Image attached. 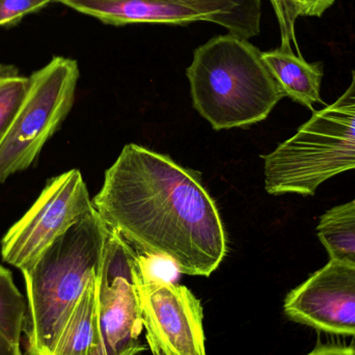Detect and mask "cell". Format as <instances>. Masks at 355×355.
<instances>
[{"label": "cell", "mask_w": 355, "mask_h": 355, "mask_svg": "<svg viewBox=\"0 0 355 355\" xmlns=\"http://www.w3.org/2000/svg\"><path fill=\"white\" fill-rule=\"evenodd\" d=\"M94 208L139 252L172 259L183 275L210 277L227 252L220 214L200 175L135 144L106 171Z\"/></svg>", "instance_id": "obj_1"}, {"label": "cell", "mask_w": 355, "mask_h": 355, "mask_svg": "<svg viewBox=\"0 0 355 355\" xmlns=\"http://www.w3.org/2000/svg\"><path fill=\"white\" fill-rule=\"evenodd\" d=\"M107 227L96 209L23 269L25 354L52 355L89 282L99 275Z\"/></svg>", "instance_id": "obj_2"}, {"label": "cell", "mask_w": 355, "mask_h": 355, "mask_svg": "<svg viewBox=\"0 0 355 355\" xmlns=\"http://www.w3.org/2000/svg\"><path fill=\"white\" fill-rule=\"evenodd\" d=\"M186 75L193 107L214 130L262 122L285 97L262 52L233 33L196 48Z\"/></svg>", "instance_id": "obj_3"}, {"label": "cell", "mask_w": 355, "mask_h": 355, "mask_svg": "<svg viewBox=\"0 0 355 355\" xmlns=\"http://www.w3.org/2000/svg\"><path fill=\"white\" fill-rule=\"evenodd\" d=\"M264 160L269 194L314 196L321 184L355 170V71L347 91L317 110L297 132Z\"/></svg>", "instance_id": "obj_4"}, {"label": "cell", "mask_w": 355, "mask_h": 355, "mask_svg": "<svg viewBox=\"0 0 355 355\" xmlns=\"http://www.w3.org/2000/svg\"><path fill=\"white\" fill-rule=\"evenodd\" d=\"M28 78L26 97L0 141V183L27 170L66 120L74 104L78 64L55 56Z\"/></svg>", "instance_id": "obj_5"}, {"label": "cell", "mask_w": 355, "mask_h": 355, "mask_svg": "<svg viewBox=\"0 0 355 355\" xmlns=\"http://www.w3.org/2000/svg\"><path fill=\"white\" fill-rule=\"evenodd\" d=\"M93 210L87 184L78 170L52 178L35 204L4 235L2 259L23 270Z\"/></svg>", "instance_id": "obj_6"}, {"label": "cell", "mask_w": 355, "mask_h": 355, "mask_svg": "<svg viewBox=\"0 0 355 355\" xmlns=\"http://www.w3.org/2000/svg\"><path fill=\"white\" fill-rule=\"evenodd\" d=\"M139 250L107 227L98 275L99 324L106 355H139L144 329L135 281Z\"/></svg>", "instance_id": "obj_7"}, {"label": "cell", "mask_w": 355, "mask_h": 355, "mask_svg": "<svg viewBox=\"0 0 355 355\" xmlns=\"http://www.w3.org/2000/svg\"><path fill=\"white\" fill-rule=\"evenodd\" d=\"M144 329L153 355H206L200 300L177 283L137 282Z\"/></svg>", "instance_id": "obj_8"}, {"label": "cell", "mask_w": 355, "mask_h": 355, "mask_svg": "<svg viewBox=\"0 0 355 355\" xmlns=\"http://www.w3.org/2000/svg\"><path fill=\"white\" fill-rule=\"evenodd\" d=\"M284 311L295 322L355 337V267L331 259L288 294Z\"/></svg>", "instance_id": "obj_9"}, {"label": "cell", "mask_w": 355, "mask_h": 355, "mask_svg": "<svg viewBox=\"0 0 355 355\" xmlns=\"http://www.w3.org/2000/svg\"><path fill=\"white\" fill-rule=\"evenodd\" d=\"M60 3L93 17L104 24H164L186 26L211 22L209 15L172 0H62Z\"/></svg>", "instance_id": "obj_10"}, {"label": "cell", "mask_w": 355, "mask_h": 355, "mask_svg": "<svg viewBox=\"0 0 355 355\" xmlns=\"http://www.w3.org/2000/svg\"><path fill=\"white\" fill-rule=\"evenodd\" d=\"M262 60L285 97L310 110L315 103H323L320 89L324 74L321 62L310 64L292 48L284 47L262 52Z\"/></svg>", "instance_id": "obj_11"}, {"label": "cell", "mask_w": 355, "mask_h": 355, "mask_svg": "<svg viewBox=\"0 0 355 355\" xmlns=\"http://www.w3.org/2000/svg\"><path fill=\"white\" fill-rule=\"evenodd\" d=\"M98 275L85 287L52 355H106L99 324Z\"/></svg>", "instance_id": "obj_12"}, {"label": "cell", "mask_w": 355, "mask_h": 355, "mask_svg": "<svg viewBox=\"0 0 355 355\" xmlns=\"http://www.w3.org/2000/svg\"><path fill=\"white\" fill-rule=\"evenodd\" d=\"M62 0H55L60 2ZM209 15L213 24L227 33L250 40L261 33V0H172Z\"/></svg>", "instance_id": "obj_13"}, {"label": "cell", "mask_w": 355, "mask_h": 355, "mask_svg": "<svg viewBox=\"0 0 355 355\" xmlns=\"http://www.w3.org/2000/svg\"><path fill=\"white\" fill-rule=\"evenodd\" d=\"M26 298L12 272L0 265V355H23L21 340L26 320Z\"/></svg>", "instance_id": "obj_14"}, {"label": "cell", "mask_w": 355, "mask_h": 355, "mask_svg": "<svg viewBox=\"0 0 355 355\" xmlns=\"http://www.w3.org/2000/svg\"><path fill=\"white\" fill-rule=\"evenodd\" d=\"M317 236L329 258L355 267V198L320 217Z\"/></svg>", "instance_id": "obj_15"}, {"label": "cell", "mask_w": 355, "mask_h": 355, "mask_svg": "<svg viewBox=\"0 0 355 355\" xmlns=\"http://www.w3.org/2000/svg\"><path fill=\"white\" fill-rule=\"evenodd\" d=\"M29 78L17 76L0 83V141L14 122L28 91Z\"/></svg>", "instance_id": "obj_16"}, {"label": "cell", "mask_w": 355, "mask_h": 355, "mask_svg": "<svg viewBox=\"0 0 355 355\" xmlns=\"http://www.w3.org/2000/svg\"><path fill=\"white\" fill-rule=\"evenodd\" d=\"M139 252L135 266V281L141 283H177L181 272L172 259L159 254H145L139 250Z\"/></svg>", "instance_id": "obj_17"}, {"label": "cell", "mask_w": 355, "mask_h": 355, "mask_svg": "<svg viewBox=\"0 0 355 355\" xmlns=\"http://www.w3.org/2000/svg\"><path fill=\"white\" fill-rule=\"evenodd\" d=\"M270 2L281 31V47L292 48L293 44L300 52L296 42L295 24L298 17L302 16V0H270Z\"/></svg>", "instance_id": "obj_18"}, {"label": "cell", "mask_w": 355, "mask_h": 355, "mask_svg": "<svg viewBox=\"0 0 355 355\" xmlns=\"http://www.w3.org/2000/svg\"><path fill=\"white\" fill-rule=\"evenodd\" d=\"M55 0H0V27L18 24L25 16L37 12Z\"/></svg>", "instance_id": "obj_19"}, {"label": "cell", "mask_w": 355, "mask_h": 355, "mask_svg": "<svg viewBox=\"0 0 355 355\" xmlns=\"http://www.w3.org/2000/svg\"><path fill=\"white\" fill-rule=\"evenodd\" d=\"M335 0H302V16L321 17Z\"/></svg>", "instance_id": "obj_20"}, {"label": "cell", "mask_w": 355, "mask_h": 355, "mask_svg": "<svg viewBox=\"0 0 355 355\" xmlns=\"http://www.w3.org/2000/svg\"><path fill=\"white\" fill-rule=\"evenodd\" d=\"M308 355H355V347L341 345L321 346Z\"/></svg>", "instance_id": "obj_21"}, {"label": "cell", "mask_w": 355, "mask_h": 355, "mask_svg": "<svg viewBox=\"0 0 355 355\" xmlns=\"http://www.w3.org/2000/svg\"><path fill=\"white\" fill-rule=\"evenodd\" d=\"M18 74V69L12 64H0V83Z\"/></svg>", "instance_id": "obj_22"}]
</instances>
